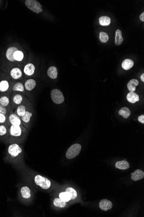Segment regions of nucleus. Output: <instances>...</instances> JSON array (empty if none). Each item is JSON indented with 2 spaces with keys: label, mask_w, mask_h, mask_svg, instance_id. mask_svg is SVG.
<instances>
[{
  "label": "nucleus",
  "mask_w": 144,
  "mask_h": 217,
  "mask_svg": "<svg viewBox=\"0 0 144 217\" xmlns=\"http://www.w3.org/2000/svg\"><path fill=\"white\" fill-rule=\"evenodd\" d=\"M26 131V129L23 126L10 125L9 134L7 141L10 143H17L24 138Z\"/></svg>",
  "instance_id": "obj_1"
},
{
  "label": "nucleus",
  "mask_w": 144,
  "mask_h": 217,
  "mask_svg": "<svg viewBox=\"0 0 144 217\" xmlns=\"http://www.w3.org/2000/svg\"><path fill=\"white\" fill-rule=\"evenodd\" d=\"M25 3L27 8L35 13L38 14L43 11L42 5L36 0H26Z\"/></svg>",
  "instance_id": "obj_2"
},
{
  "label": "nucleus",
  "mask_w": 144,
  "mask_h": 217,
  "mask_svg": "<svg viewBox=\"0 0 144 217\" xmlns=\"http://www.w3.org/2000/svg\"><path fill=\"white\" fill-rule=\"evenodd\" d=\"M34 181L37 186H40L41 189H47L51 187V181L48 178L41 175H38L35 176Z\"/></svg>",
  "instance_id": "obj_3"
},
{
  "label": "nucleus",
  "mask_w": 144,
  "mask_h": 217,
  "mask_svg": "<svg viewBox=\"0 0 144 217\" xmlns=\"http://www.w3.org/2000/svg\"><path fill=\"white\" fill-rule=\"evenodd\" d=\"M82 146L79 143H75L72 145L67 150L66 154V158L72 159L77 156L81 151Z\"/></svg>",
  "instance_id": "obj_4"
},
{
  "label": "nucleus",
  "mask_w": 144,
  "mask_h": 217,
  "mask_svg": "<svg viewBox=\"0 0 144 217\" xmlns=\"http://www.w3.org/2000/svg\"><path fill=\"white\" fill-rule=\"evenodd\" d=\"M8 148V153L9 155L12 158H15L20 155L22 150L21 147L17 143H10Z\"/></svg>",
  "instance_id": "obj_5"
},
{
  "label": "nucleus",
  "mask_w": 144,
  "mask_h": 217,
  "mask_svg": "<svg viewBox=\"0 0 144 217\" xmlns=\"http://www.w3.org/2000/svg\"><path fill=\"white\" fill-rule=\"evenodd\" d=\"M25 100L24 97L21 94H13L10 98V104L12 110L15 109L17 107L23 103Z\"/></svg>",
  "instance_id": "obj_6"
},
{
  "label": "nucleus",
  "mask_w": 144,
  "mask_h": 217,
  "mask_svg": "<svg viewBox=\"0 0 144 217\" xmlns=\"http://www.w3.org/2000/svg\"><path fill=\"white\" fill-rule=\"evenodd\" d=\"M51 98L55 103L62 104L64 101V97L63 93L59 89H54L51 92Z\"/></svg>",
  "instance_id": "obj_7"
},
{
  "label": "nucleus",
  "mask_w": 144,
  "mask_h": 217,
  "mask_svg": "<svg viewBox=\"0 0 144 217\" xmlns=\"http://www.w3.org/2000/svg\"><path fill=\"white\" fill-rule=\"evenodd\" d=\"M33 112H34V110H33V107L31 104H30L27 110L26 111L25 115L20 117L22 123L26 125L29 124L31 121V118L33 116Z\"/></svg>",
  "instance_id": "obj_8"
},
{
  "label": "nucleus",
  "mask_w": 144,
  "mask_h": 217,
  "mask_svg": "<svg viewBox=\"0 0 144 217\" xmlns=\"http://www.w3.org/2000/svg\"><path fill=\"white\" fill-rule=\"evenodd\" d=\"M9 123L10 125L22 126V123L20 117L14 112H12L8 116Z\"/></svg>",
  "instance_id": "obj_9"
},
{
  "label": "nucleus",
  "mask_w": 144,
  "mask_h": 217,
  "mask_svg": "<svg viewBox=\"0 0 144 217\" xmlns=\"http://www.w3.org/2000/svg\"><path fill=\"white\" fill-rule=\"evenodd\" d=\"M30 103L29 102L25 101L23 103L20 105L15 108L14 112L17 114L20 117H21L25 115L26 111L30 105Z\"/></svg>",
  "instance_id": "obj_10"
},
{
  "label": "nucleus",
  "mask_w": 144,
  "mask_h": 217,
  "mask_svg": "<svg viewBox=\"0 0 144 217\" xmlns=\"http://www.w3.org/2000/svg\"><path fill=\"white\" fill-rule=\"evenodd\" d=\"M9 134V127L7 124H0V139H7Z\"/></svg>",
  "instance_id": "obj_11"
},
{
  "label": "nucleus",
  "mask_w": 144,
  "mask_h": 217,
  "mask_svg": "<svg viewBox=\"0 0 144 217\" xmlns=\"http://www.w3.org/2000/svg\"><path fill=\"white\" fill-rule=\"evenodd\" d=\"M11 88L10 82L8 79H3L0 81V93H7Z\"/></svg>",
  "instance_id": "obj_12"
},
{
  "label": "nucleus",
  "mask_w": 144,
  "mask_h": 217,
  "mask_svg": "<svg viewBox=\"0 0 144 217\" xmlns=\"http://www.w3.org/2000/svg\"><path fill=\"white\" fill-rule=\"evenodd\" d=\"M10 75L13 79L14 80H18L22 77V70L19 68L13 67L11 69Z\"/></svg>",
  "instance_id": "obj_13"
},
{
  "label": "nucleus",
  "mask_w": 144,
  "mask_h": 217,
  "mask_svg": "<svg viewBox=\"0 0 144 217\" xmlns=\"http://www.w3.org/2000/svg\"><path fill=\"white\" fill-rule=\"evenodd\" d=\"M99 207L102 211H107L112 209L113 204L110 201L107 199H103L100 202Z\"/></svg>",
  "instance_id": "obj_14"
},
{
  "label": "nucleus",
  "mask_w": 144,
  "mask_h": 217,
  "mask_svg": "<svg viewBox=\"0 0 144 217\" xmlns=\"http://www.w3.org/2000/svg\"><path fill=\"white\" fill-rule=\"evenodd\" d=\"M0 105L9 109H12L10 98L7 95L0 96Z\"/></svg>",
  "instance_id": "obj_15"
},
{
  "label": "nucleus",
  "mask_w": 144,
  "mask_h": 217,
  "mask_svg": "<svg viewBox=\"0 0 144 217\" xmlns=\"http://www.w3.org/2000/svg\"><path fill=\"white\" fill-rule=\"evenodd\" d=\"M36 70V67L34 64L31 63L27 64L24 67L23 72L27 76H30L34 74Z\"/></svg>",
  "instance_id": "obj_16"
},
{
  "label": "nucleus",
  "mask_w": 144,
  "mask_h": 217,
  "mask_svg": "<svg viewBox=\"0 0 144 217\" xmlns=\"http://www.w3.org/2000/svg\"><path fill=\"white\" fill-rule=\"evenodd\" d=\"M18 50L16 47H10L7 49L6 53V57L8 60L11 62H15V59L13 58V54L15 51Z\"/></svg>",
  "instance_id": "obj_17"
},
{
  "label": "nucleus",
  "mask_w": 144,
  "mask_h": 217,
  "mask_svg": "<svg viewBox=\"0 0 144 217\" xmlns=\"http://www.w3.org/2000/svg\"><path fill=\"white\" fill-rule=\"evenodd\" d=\"M144 177V172L141 170H136L134 172L131 173V179L135 181L142 180Z\"/></svg>",
  "instance_id": "obj_18"
},
{
  "label": "nucleus",
  "mask_w": 144,
  "mask_h": 217,
  "mask_svg": "<svg viewBox=\"0 0 144 217\" xmlns=\"http://www.w3.org/2000/svg\"><path fill=\"white\" fill-rule=\"evenodd\" d=\"M36 86V83L33 79H29L27 80L24 84V88L28 91H31L35 88Z\"/></svg>",
  "instance_id": "obj_19"
},
{
  "label": "nucleus",
  "mask_w": 144,
  "mask_h": 217,
  "mask_svg": "<svg viewBox=\"0 0 144 217\" xmlns=\"http://www.w3.org/2000/svg\"><path fill=\"white\" fill-rule=\"evenodd\" d=\"M127 98L129 102L133 104L138 102L139 100L138 95L134 92H130L127 95Z\"/></svg>",
  "instance_id": "obj_20"
},
{
  "label": "nucleus",
  "mask_w": 144,
  "mask_h": 217,
  "mask_svg": "<svg viewBox=\"0 0 144 217\" xmlns=\"http://www.w3.org/2000/svg\"><path fill=\"white\" fill-rule=\"evenodd\" d=\"M23 84L20 82H17L12 86L11 89L13 92H20L25 93V89Z\"/></svg>",
  "instance_id": "obj_21"
},
{
  "label": "nucleus",
  "mask_w": 144,
  "mask_h": 217,
  "mask_svg": "<svg viewBox=\"0 0 144 217\" xmlns=\"http://www.w3.org/2000/svg\"><path fill=\"white\" fill-rule=\"evenodd\" d=\"M47 75L52 79H55L57 78L58 75L57 68L54 66L50 67L48 69Z\"/></svg>",
  "instance_id": "obj_22"
},
{
  "label": "nucleus",
  "mask_w": 144,
  "mask_h": 217,
  "mask_svg": "<svg viewBox=\"0 0 144 217\" xmlns=\"http://www.w3.org/2000/svg\"><path fill=\"white\" fill-rule=\"evenodd\" d=\"M22 197L25 199H28L31 197V190L29 187L23 186L21 189Z\"/></svg>",
  "instance_id": "obj_23"
},
{
  "label": "nucleus",
  "mask_w": 144,
  "mask_h": 217,
  "mask_svg": "<svg viewBox=\"0 0 144 217\" xmlns=\"http://www.w3.org/2000/svg\"><path fill=\"white\" fill-rule=\"evenodd\" d=\"M138 84H139V82L137 79H132L128 83V89L130 92H135L136 90V87L138 86Z\"/></svg>",
  "instance_id": "obj_24"
},
{
  "label": "nucleus",
  "mask_w": 144,
  "mask_h": 217,
  "mask_svg": "<svg viewBox=\"0 0 144 217\" xmlns=\"http://www.w3.org/2000/svg\"><path fill=\"white\" fill-rule=\"evenodd\" d=\"M115 43L117 45L119 46L123 42V39L122 35V32L120 30H117L115 32Z\"/></svg>",
  "instance_id": "obj_25"
},
{
  "label": "nucleus",
  "mask_w": 144,
  "mask_h": 217,
  "mask_svg": "<svg viewBox=\"0 0 144 217\" xmlns=\"http://www.w3.org/2000/svg\"><path fill=\"white\" fill-rule=\"evenodd\" d=\"M116 168L120 170H125L129 168V164L127 161L122 160L116 163Z\"/></svg>",
  "instance_id": "obj_26"
},
{
  "label": "nucleus",
  "mask_w": 144,
  "mask_h": 217,
  "mask_svg": "<svg viewBox=\"0 0 144 217\" xmlns=\"http://www.w3.org/2000/svg\"><path fill=\"white\" fill-rule=\"evenodd\" d=\"M134 62L130 59H126L122 62V67L124 70H128L134 66Z\"/></svg>",
  "instance_id": "obj_27"
},
{
  "label": "nucleus",
  "mask_w": 144,
  "mask_h": 217,
  "mask_svg": "<svg viewBox=\"0 0 144 217\" xmlns=\"http://www.w3.org/2000/svg\"><path fill=\"white\" fill-rule=\"evenodd\" d=\"M99 21L100 24L101 26H107L110 24L111 19L108 16H102L99 19Z\"/></svg>",
  "instance_id": "obj_28"
},
{
  "label": "nucleus",
  "mask_w": 144,
  "mask_h": 217,
  "mask_svg": "<svg viewBox=\"0 0 144 217\" xmlns=\"http://www.w3.org/2000/svg\"><path fill=\"white\" fill-rule=\"evenodd\" d=\"M59 196L60 199L64 202H68L71 199V196L67 192H61L59 194Z\"/></svg>",
  "instance_id": "obj_29"
},
{
  "label": "nucleus",
  "mask_w": 144,
  "mask_h": 217,
  "mask_svg": "<svg viewBox=\"0 0 144 217\" xmlns=\"http://www.w3.org/2000/svg\"><path fill=\"white\" fill-rule=\"evenodd\" d=\"M119 114L123 116L125 119L128 118L131 115V112L129 109L127 107H122L119 111Z\"/></svg>",
  "instance_id": "obj_30"
},
{
  "label": "nucleus",
  "mask_w": 144,
  "mask_h": 217,
  "mask_svg": "<svg viewBox=\"0 0 144 217\" xmlns=\"http://www.w3.org/2000/svg\"><path fill=\"white\" fill-rule=\"evenodd\" d=\"M13 58L15 59V61L17 62H21L22 61L24 58V54L22 51L20 50H17L14 52L13 54Z\"/></svg>",
  "instance_id": "obj_31"
},
{
  "label": "nucleus",
  "mask_w": 144,
  "mask_h": 217,
  "mask_svg": "<svg viewBox=\"0 0 144 217\" xmlns=\"http://www.w3.org/2000/svg\"><path fill=\"white\" fill-rule=\"evenodd\" d=\"M53 203L55 206L56 207H59V208H64L66 205V202L63 201L60 198L59 199L56 198L54 200Z\"/></svg>",
  "instance_id": "obj_32"
},
{
  "label": "nucleus",
  "mask_w": 144,
  "mask_h": 217,
  "mask_svg": "<svg viewBox=\"0 0 144 217\" xmlns=\"http://www.w3.org/2000/svg\"><path fill=\"white\" fill-rule=\"evenodd\" d=\"M99 39L103 43H106L109 40V36L106 33L101 32L100 33Z\"/></svg>",
  "instance_id": "obj_33"
},
{
  "label": "nucleus",
  "mask_w": 144,
  "mask_h": 217,
  "mask_svg": "<svg viewBox=\"0 0 144 217\" xmlns=\"http://www.w3.org/2000/svg\"><path fill=\"white\" fill-rule=\"evenodd\" d=\"M12 109H9L3 106L0 105V113L3 114L7 116H8L12 112Z\"/></svg>",
  "instance_id": "obj_34"
},
{
  "label": "nucleus",
  "mask_w": 144,
  "mask_h": 217,
  "mask_svg": "<svg viewBox=\"0 0 144 217\" xmlns=\"http://www.w3.org/2000/svg\"><path fill=\"white\" fill-rule=\"evenodd\" d=\"M66 192H69L71 196V199L74 200L76 199L77 197V193L76 191L71 187H69L66 189Z\"/></svg>",
  "instance_id": "obj_35"
},
{
  "label": "nucleus",
  "mask_w": 144,
  "mask_h": 217,
  "mask_svg": "<svg viewBox=\"0 0 144 217\" xmlns=\"http://www.w3.org/2000/svg\"><path fill=\"white\" fill-rule=\"evenodd\" d=\"M8 117L5 115H3V114L0 113V124L8 125Z\"/></svg>",
  "instance_id": "obj_36"
},
{
  "label": "nucleus",
  "mask_w": 144,
  "mask_h": 217,
  "mask_svg": "<svg viewBox=\"0 0 144 217\" xmlns=\"http://www.w3.org/2000/svg\"><path fill=\"white\" fill-rule=\"evenodd\" d=\"M138 121L140 122V123H144V115H142L138 117Z\"/></svg>",
  "instance_id": "obj_37"
},
{
  "label": "nucleus",
  "mask_w": 144,
  "mask_h": 217,
  "mask_svg": "<svg viewBox=\"0 0 144 217\" xmlns=\"http://www.w3.org/2000/svg\"><path fill=\"white\" fill-rule=\"evenodd\" d=\"M140 19L142 21H144V12L142 13V14L140 15Z\"/></svg>",
  "instance_id": "obj_38"
},
{
  "label": "nucleus",
  "mask_w": 144,
  "mask_h": 217,
  "mask_svg": "<svg viewBox=\"0 0 144 217\" xmlns=\"http://www.w3.org/2000/svg\"><path fill=\"white\" fill-rule=\"evenodd\" d=\"M141 79L143 82H144V74H142L141 76Z\"/></svg>",
  "instance_id": "obj_39"
}]
</instances>
